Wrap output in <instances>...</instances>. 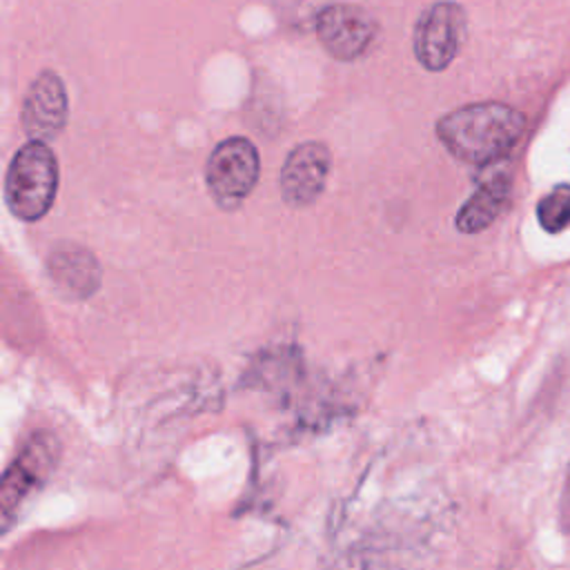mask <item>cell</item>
<instances>
[{
	"mask_svg": "<svg viewBox=\"0 0 570 570\" xmlns=\"http://www.w3.org/2000/svg\"><path fill=\"white\" fill-rule=\"evenodd\" d=\"M465 11L456 2H436L423 11L414 29V53L428 71L445 69L465 38Z\"/></svg>",
	"mask_w": 570,
	"mask_h": 570,
	"instance_id": "277c9868",
	"label": "cell"
},
{
	"mask_svg": "<svg viewBox=\"0 0 570 570\" xmlns=\"http://www.w3.org/2000/svg\"><path fill=\"white\" fill-rule=\"evenodd\" d=\"M51 283L69 298L89 296L100 283V267L94 254L78 245H58L47 258Z\"/></svg>",
	"mask_w": 570,
	"mask_h": 570,
	"instance_id": "9c48e42d",
	"label": "cell"
},
{
	"mask_svg": "<svg viewBox=\"0 0 570 570\" xmlns=\"http://www.w3.org/2000/svg\"><path fill=\"white\" fill-rule=\"evenodd\" d=\"M525 129V118L503 102H472L436 122L443 147L470 165H490L512 151Z\"/></svg>",
	"mask_w": 570,
	"mask_h": 570,
	"instance_id": "6da1fadb",
	"label": "cell"
},
{
	"mask_svg": "<svg viewBox=\"0 0 570 570\" xmlns=\"http://www.w3.org/2000/svg\"><path fill=\"white\" fill-rule=\"evenodd\" d=\"M56 461V441L47 436H33L4 472L0 490V508L4 523L20 508V503L47 479Z\"/></svg>",
	"mask_w": 570,
	"mask_h": 570,
	"instance_id": "ba28073f",
	"label": "cell"
},
{
	"mask_svg": "<svg viewBox=\"0 0 570 570\" xmlns=\"http://www.w3.org/2000/svg\"><path fill=\"white\" fill-rule=\"evenodd\" d=\"M332 156L323 142L296 145L281 169V196L292 207L312 205L325 189Z\"/></svg>",
	"mask_w": 570,
	"mask_h": 570,
	"instance_id": "52a82bcc",
	"label": "cell"
},
{
	"mask_svg": "<svg viewBox=\"0 0 570 570\" xmlns=\"http://www.w3.org/2000/svg\"><path fill=\"white\" fill-rule=\"evenodd\" d=\"M69 102L67 91L58 73L53 71H40L22 100V129L29 136V140H53L67 125Z\"/></svg>",
	"mask_w": 570,
	"mask_h": 570,
	"instance_id": "8992f818",
	"label": "cell"
},
{
	"mask_svg": "<svg viewBox=\"0 0 570 570\" xmlns=\"http://www.w3.org/2000/svg\"><path fill=\"white\" fill-rule=\"evenodd\" d=\"M563 514H566V519H570V468H568L566 490H563Z\"/></svg>",
	"mask_w": 570,
	"mask_h": 570,
	"instance_id": "7c38bea8",
	"label": "cell"
},
{
	"mask_svg": "<svg viewBox=\"0 0 570 570\" xmlns=\"http://www.w3.org/2000/svg\"><path fill=\"white\" fill-rule=\"evenodd\" d=\"M258 174V149L243 136L220 140L205 165L207 189L223 209H236L256 187Z\"/></svg>",
	"mask_w": 570,
	"mask_h": 570,
	"instance_id": "3957f363",
	"label": "cell"
},
{
	"mask_svg": "<svg viewBox=\"0 0 570 570\" xmlns=\"http://www.w3.org/2000/svg\"><path fill=\"white\" fill-rule=\"evenodd\" d=\"M512 191V180L508 174L497 171L490 178H485L472 196L461 205L456 214V229L463 234H476L492 225L497 216L508 205Z\"/></svg>",
	"mask_w": 570,
	"mask_h": 570,
	"instance_id": "30bf717a",
	"label": "cell"
},
{
	"mask_svg": "<svg viewBox=\"0 0 570 570\" xmlns=\"http://www.w3.org/2000/svg\"><path fill=\"white\" fill-rule=\"evenodd\" d=\"M316 36L332 58L350 62L372 45L376 20L363 7L330 4L316 16Z\"/></svg>",
	"mask_w": 570,
	"mask_h": 570,
	"instance_id": "5b68a950",
	"label": "cell"
},
{
	"mask_svg": "<svg viewBox=\"0 0 570 570\" xmlns=\"http://www.w3.org/2000/svg\"><path fill=\"white\" fill-rule=\"evenodd\" d=\"M537 220L550 234L570 227V185H557L537 203Z\"/></svg>",
	"mask_w": 570,
	"mask_h": 570,
	"instance_id": "8fae6325",
	"label": "cell"
},
{
	"mask_svg": "<svg viewBox=\"0 0 570 570\" xmlns=\"http://www.w3.org/2000/svg\"><path fill=\"white\" fill-rule=\"evenodd\" d=\"M58 160L42 140L22 145L7 169L4 203L20 220H40L56 200Z\"/></svg>",
	"mask_w": 570,
	"mask_h": 570,
	"instance_id": "7a4b0ae2",
	"label": "cell"
}]
</instances>
